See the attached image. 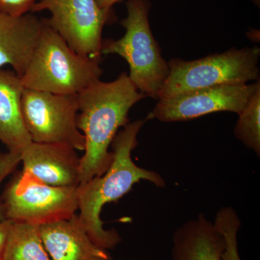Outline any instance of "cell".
Here are the masks:
<instances>
[{"label": "cell", "mask_w": 260, "mask_h": 260, "mask_svg": "<svg viewBox=\"0 0 260 260\" xmlns=\"http://www.w3.org/2000/svg\"><path fill=\"white\" fill-rule=\"evenodd\" d=\"M145 122L142 119L129 122L118 133L111 145L112 162L107 172L77 187L80 223L91 240L107 251L115 249L121 237L115 229H104L101 218L104 205L121 199L140 181H149L157 187L167 185L159 173L139 167L132 158Z\"/></svg>", "instance_id": "obj_1"}, {"label": "cell", "mask_w": 260, "mask_h": 260, "mask_svg": "<svg viewBox=\"0 0 260 260\" xmlns=\"http://www.w3.org/2000/svg\"><path fill=\"white\" fill-rule=\"evenodd\" d=\"M145 97L126 73L114 81L98 80L78 94L77 126L85 137L79 184L107 172L112 162L110 147L118 130L129 123L132 107Z\"/></svg>", "instance_id": "obj_2"}, {"label": "cell", "mask_w": 260, "mask_h": 260, "mask_svg": "<svg viewBox=\"0 0 260 260\" xmlns=\"http://www.w3.org/2000/svg\"><path fill=\"white\" fill-rule=\"evenodd\" d=\"M100 61L78 54L43 19L42 31L20 79L26 89L78 95L100 80Z\"/></svg>", "instance_id": "obj_3"}, {"label": "cell", "mask_w": 260, "mask_h": 260, "mask_svg": "<svg viewBox=\"0 0 260 260\" xmlns=\"http://www.w3.org/2000/svg\"><path fill=\"white\" fill-rule=\"evenodd\" d=\"M150 8L149 0H128L127 16L121 21L125 34L118 40L103 41L101 52L124 58L129 66L128 76L136 88L145 96L158 99L169 67L150 29Z\"/></svg>", "instance_id": "obj_4"}, {"label": "cell", "mask_w": 260, "mask_h": 260, "mask_svg": "<svg viewBox=\"0 0 260 260\" xmlns=\"http://www.w3.org/2000/svg\"><path fill=\"white\" fill-rule=\"evenodd\" d=\"M259 47L232 48L193 61L175 58L159 99H167L198 89L223 85L246 84L259 80Z\"/></svg>", "instance_id": "obj_5"}, {"label": "cell", "mask_w": 260, "mask_h": 260, "mask_svg": "<svg viewBox=\"0 0 260 260\" xmlns=\"http://www.w3.org/2000/svg\"><path fill=\"white\" fill-rule=\"evenodd\" d=\"M77 187L49 185L23 170L1 198L5 218L42 225L71 218L78 210Z\"/></svg>", "instance_id": "obj_6"}, {"label": "cell", "mask_w": 260, "mask_h": 260, "mask_svg": "<svg viewBox=\"0 0 260 260\" xmlns=\"http://www.w3.org/2000/svg\"><path fill=\"white\" fill-rule=\"evenodd\" d=\"M78 95L25 88L21 99L23 123L34 143L66 145L84 151L85 137L77 126Z\"/></svg>", "instance_id": "obj_7"}, {"label": "cell", "mask_w": 260, "mask_h": 260, "mask_svg": "<svg viewBox=\"0 0 260 260\" xmlns=\"http://www.w3.org/2000/svg\"><path fill=\"white\" fill-rule=\"evenodd\" d=\"M44 10L51 13L47 23L73 50L101 60L103 28L111 18V10L101 9L95 0H42L30 12Z\"/></svg>", "instance_id": "obj_8"}, {"label": "cell", "mask_w": 260, "mask_h": 260, "mask_svg": "<svg viewBox=\"0 0 260 260\" xmlns=\"http://www.w3.org/2000/svg\"><path fill=\"white\" fill-rule=\"evenodd\" d=\"M259 85V80L253 84L218 85L160 99L148 118L162 122H177L215 112L239 114Z\"/></svg>", "instance_id": "obj_9"}, {"label": "cell", "mask_w": 260, "mask_h": 260, "mask_svg": "<svg viewBox=\"0 0 260 260\" xmlns=\"http://www.w3.org/2000/svg\"><path fill=\"white\" fill-rule=\"evenodd\" d=\"M20 155L23 170L46 184L61 187L79 185L80 158L75 149L31 142Z\"/></svg>", "instance_id": "obj_10"}, {"label": "cell", "mask_w": 260, "mask_h": 260, "mask_svg": "<svg viewBox=\"0 0 260 260\" xmlns=\"http://www.w3.org/2000/svg\"><path fill=\"white\" fill-rule=\"evenodd\" d=\"M39 232L51 260H114L89 237L78 214L39 225Z\"/></svg>", "instance_id": "obj_11"}, {"label": "cell", "mask_w": 260, "mask_h": 260, "mask_svg": "<svg viewBox=\"0 0 260 260\" xmlns=\"http://www.w3.org/2000/svg\"><path fill=\"white\" fill-rule=\"evenodd\" d=\"M43 20L28 14L12 17L0 13V68L10 65L21 77L42 31Z\"/></svg>", "instance_id": "obj_12"}, {"label": "cell", "mask_w": 260, "mask_h": 260, "mask_svg": "<svg viewBox=\"0 0 260 260\" xmlns=\"http://www.w3.org/2000/svg\"><path fill=\"white\" fill-rule=\"evenodd\" d=\"M223 249V236L203 213L173 234L172 260H222Z\"/></svg>", "instance_id": "obj_13"}, {"label": "cell", "mask_w": 260, "mask_h": 260, "mask_svg": "<svg viewBox=\"0 0 260 260\" xmlns=\"http://www.w3.org/2000/svg\"><path fill=\"white\" fill-rule=\"evenodd\" d=\"M24 90L21 79L13 70L0 68V141L8 151L20 154L32 142L22 116Z\"/></svg>", "instance_id": "obj_14"}, {"label": "cell", "mask_w": 260, "mask_h": 260, "mask_svg": "<svg viewBox=\"0 0 260 260\" xmlns=\"http://www.w3.org/2000/svg\"><path fill=\"white\" fill-rule=\"evenodd\" d=\"M3 260H51L43 244L39 225L13 221Z\"/></svg>", "instance_id": "obj_15"}, {"label": "cell", "mask_w": 260, "mask_h": 260, "mask_svg": "<svg viewBox=\"0 0 260 260\" xmlns=\"http://www.w3.org/2000/svg\"><path fill=\"white\" fill-rule=\"evenodd\" d=\"M234 134L237 139L260 155V85L239 114Z\"/></svg>", "instance_id": "obj_16"}, {"label": "cell", "mask_w": 260, "mask_h": 260, "mask_svg": "<svg viewBox=\"0 0 260 260\" xmlns=\"http://www.w3.org/2000/svg\"><path fill=\"white\" fill-rule=\"evenodd\" d=\"M213 224L224 239L222 260H242L238 249V233L242 222L237 211L232 207H223L217 212Z\"/></svg>", "instance_id": "obj_17"}, {"label": "cell", "mask_w": 260, "mask_h": 260, "mask_svg": "<svg viewBox=\"0 0 260 260\" xmlns=\"http://www.w3.org/2000/svg\"><path fill=\"white\" fill-rule=\"evenodd\" d=\"M21 162V155L15 152L0 153V184L3 180L15 170L19 162ZM6 220L0 198V221Z\"/></svg>", "instance_id": "obj_18"}, {"label": "cell", "mask_w": 260, "mask_h": 260, "mask_svg": "<svg viewBox=\"0 0 260 260\" xmlns=\"http://www.w3.org/2000/svg\"><path fill=\"white\" fill-rule=\"evenodd\" d=\"M36 0H0V13L12 17L28 14L35 5Z\"/></svg>", "instance_id": "obj_19"}, {"label": "cell", "mask_w": 260, "mask_h": 260, "mask_svg": "<svg viewBox=\"0 0 260 260\" xmlns=\"http://www.w3.org/2000/svg\"><path fill=\"white\" fill-rule=\"evenodd\" d=\"M13 222V220L8 219L0 221V260L3 259L7 239Z\"/></svg>", "instance_id": "obj_20"}, {"label": "cell", "mask_w": 260, "mask_h": 260, "mask_svg": "<svg viewBox=\"0 0 260 260\" xmlns=\"http://www.w3.org/2000/svg\"><path fill=\"white\" fill-rule=\"evenodd\" d=\"M121 0H95V3L101 9L104 10H111L116 3H119Z\"/></svg>", "instance_id": "obj_21"}, {"label": "cell", "mask_w": 260, "mask_h": 260, "mask_svg": "<svg viewBox=\"0 0 260 260\" xmlns=\"http://www.w3.org/2000/svg\"><path fill=\"white\" fill-rule=\"evenodd\" d=\"M251 1H252L253 3H254V4L256 5V6H258L259 8L260 0H251Z\"/></svg>", "instance_id": "obj_22"}, {"label": "cell", "mask_w": 260, "mask_h": 260, "mask_svg": "<svg viewBox=\"0 0 260 260\" xmlns=\"http://www.w3.org/2000/svg\"><path fill=\"white\" fill-rule=\"evenodd\" d=\"M129 260H139V259H129ZM160 260H168V259H160Z\"/></svg>", "instance_id": "obj_23"}]
</instances>
